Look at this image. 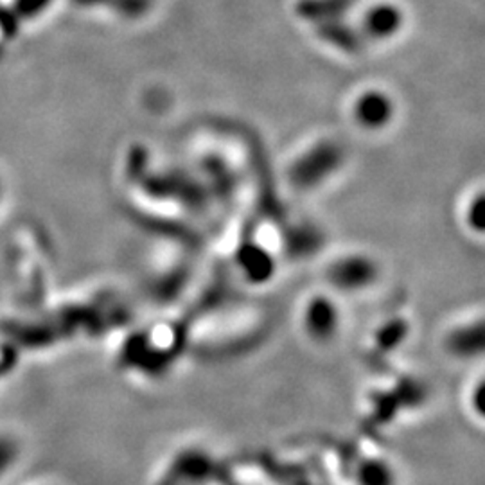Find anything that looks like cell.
Here are the masks:
<instances>
[{
  "mask_svg": "<svg viewBox=\"0 0 485 485\" xmlns=\"http://www.w3.org/2000/svg\"><path fill=\"white\" fill-rule=\"evenodd\" d=\"M297 326L309 344L317 347L333 346L344 328L342 299L326 288L306 295L297 309Z\"/></svg>",
  "mask_w": 485,
  "mask_h": 485,
  "instance_id": "obj_1",
  "label": "cell"
},
{
  "mask_svg": "<svg viewBox=\"0 0 485 485\" xmlns=\"http://www.w3.org/2000/svg\"><path fill=\"white\" fill-rule=\"evenodd\" d=\"M376 262L360 255L338 259L331 266H328L324 273V288L338 295L340 299L360 297L376 284Z\"/></svg>",
  "mask_w": 485,
  "mask_h": 485,
  "instance_id": "obj_2",
  "label": "cell"
},
{
  "mask_svg": "<svg viewBox=\"0 0 485 485\" xmlns=\"http://www.w3.org/2000/svg\"><path fill=\"white\" fill-rule=\"evenodd\" d=\"M441 347L455 362H477L484 355L482 311L455 319L441 337Z\"/></svg>",
  "mask_w": 485,
  "mask_h": 485,
  "instance_id": "obj_3",
  "label": "cell"
},
{
  "mask_svg": "<svg viewBox=\"0 0 485 485\" xmlns=\"http://www.w3.org/2000/svg\"><path fill=\"white\" fill-rule=\"evenodd\" d=\"M464 410L468 412L471 423H475V426H484L485 419V376L484 370L479 368L471 379L468 381L466 388H464Z\"/></svg>",
  "mask_w": 485,
  "mask_h": 485,
  "instance_id": "obj_4",
  "label": "cell"
},
{
  "mask_svg": "<svg viewBox=\"0 0 485 485\" xmlns=\"http://www.w3.org/2000/svg\"><path fill=\"white\" fill-rule=\"evenodd\" d=\"M360 485H395L394 468L386 461L368 459L362 464V480Z\"/></svg>",
  "mask_w": 485,
  "mask_h": 485,
  "instance_id": "obj_5",
  "label": "cell"
}]
</instances>
